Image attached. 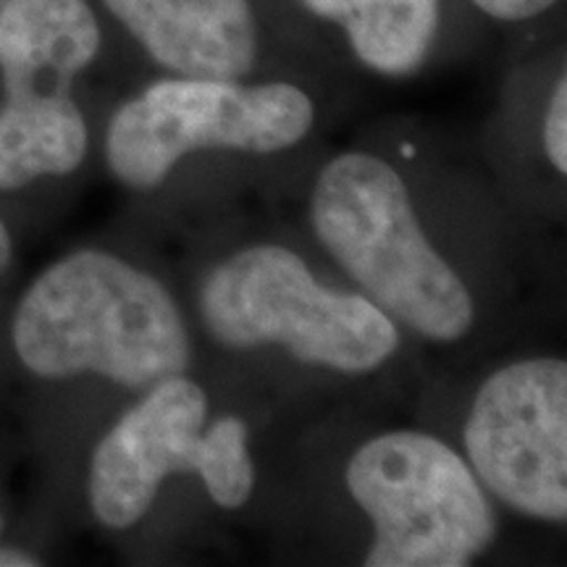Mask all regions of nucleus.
Here are the masks:
<instances>
[{
  "label": "nucleus",
  "mask_w": 567,
  "mask_h": 567,
  "mask_svg": "<svg viewBox=\"0 0 567 567\" xmlns=\"http://www.w3.org/2000/svg\"><path fill=\"white\" fill-rule=\"evenodd\" d=\"M13 350L42 379L97 373L126 389H151L193 363L172 292L103 250L71 252L34 279L13 316Z\"/></svg>",
  "instance_id": "nucleus-1"
},
{
  "label": "nucleus",
  "mask_w": 567,
  "mask_h": 567,
  "mask_svg": "<svg viewBox=\"0 0 567 567\" xmlns=\"http://www.w3.org/2000/svg\"><path fill=\"white\" fill-rule=\"evenodd\" d=\"M310 224L323 250L394 323L436 344L460 342L473 329L471 289L431 245L392 163L371 153L331 158L310 195Z\"/></svg>",
  "instance_id": "nucleus-2"
},
{
  "label": "nucleus",
  "mask_w": 567,
  "mask_h": 567,
  "mask_svg": "<svg viewBox=\"0 0 567 567\" xmlns=\"http://www.w3.org/2000/svg\"><path fill=\"white\" fill-rule=\"evenodd\" d=\"M200 316L226 350L279 347L342 375L379 371L400 350L396 323L379 305L323 287L281 245L243 247L213 268L200 287Z\"/></svg>",
  "instance_id": "nucleus-3"
},
{
  "label": "nucleus",
  "mask_w": 567,
  "mask_h": 567,
  "mask_svg": "<svg viewBox=\"0 0 567 567\" xmlns=\"http://www.w3.org/2000/svg\"><path fill=\"white\" fill-rule=\"evenodd\" d=\"M182 473L200 478L224 509L245 507L255 492L247 423L237 415L210 421L208 394L187 373L145 389L97 442L87 476L92 515L111 530L132 528Z\"/></svg>",
  "instance_id": "nucleus-4"
},
{
  "label": "nucleus",
  "mask_w": 567,
  "mask_h": 567,
  "mask_svg": "<svg viewBox=\"0 0 567 567\" xmlns=\"http://www.w3.org/2000/svg\"><path fill=\"white\" fill-rule=\"evenodd\" d=\"M373 526L368 567H465L492 547L496 513L465 457L423 431H386L344 467Z\"/></svg>",
  "instance_id": "nucleus-5"
},
{
  "label": "nucleus",
  "mask_w": 567,
  "mask_h": 567,
  "mask_svg": "<svg viewBox=\"0 0 567 567\" xmlns=\"http://www.w3.org/2000/svg\"><path fill=\"white\" fill-rule=\"evenodd\" d=\"M313 101L287 82L247 84L174 76L113 113L105 158L132 189H153L200 151L281 153L313 130Z\"/></svg>",
  "instance_id": "nucleus-6"
},
{
  "label": "nucleus",
  "mask_w": 567,
  "mask_h": 567,
  "mask_svg": "<svg viewBox=\"0 0 567 567\" xmlns=\"http://www.w3.org/2000/svg\"><path fill=\"white\" fill-rule=\"evenodd\" d=\"M465 460L488 496L544 523L567 517V363L526 358L494 371L473 396Z\"/></svg>",
  "instance_id": "nucleus-7"
},
{
  "label": "nucleus",
  "mask_w": 567,
  "mask_h": 567,
  "mask_svg": "<svg viewBox=\"0 0 567 567\" xmlns=\"http://www.w3.org/2000/svg\"><path fill=\"white\" fill-rule=\"evenodd\" d=\"M163 69L239 82L258 59L250 0H103Z\"/></svg>",
  "instance_id": "nucleus-8"
},
{
  "label": "nucleus",
  "mask_w": 567,
  "mask_h": 567,
  "mask_svg": "<svg viewBox=\"0 0 567 567\" xmlns=\"http://www.w3.org/2000/svg\"><path fill=\"white\" fill-rule=\"evenodd\" d=\"M101 27L87 0H6L0 9V71L9 97L69 95L95 61Z\"/></svg>",
  "instance_id": "nucleus-9"
},
{
  "label": "nucleus",
  "mask_w": 567,
  "mask_h": 567,
  "mask_svg": "<svg viewBox=\"0 0 567 567\" xmlns=\"http://www.w3.org/2000/svg\"><path fill=\"white\" fill-rule=\"evenodd\" d=\"M87 155V124L69 95L9 97L0 111V193L66 176Z\"/></svg>",
  "instance_id": "nucleus-10"
},
{
  "label": "nucleus",
  "mask_w": 567,
  "mask_h": 567,
  "mask_svg": "<svg viewBox=\"0 0 567 567\" xmlns=\"http://www.w3.org/2000/svg\"><path fill=\"white\" fill-rule=\"evenodd\" d=\"M339 24L368 69L405 76L425 61L439 24V0H300Z\"/></svg>",
  "instance_id": "nucleus-11"
},
{
  "label": "nucleus",
  "mask_w": 567,
  "mask_h": 567,
  "mask_svg": "<svg viewBox=\"0 0 567 567\" xmlns=\"http://www.w3.org/2000/svg\"><path fill=\"white\" fill-rule=\"evenodd\" d=\"M544 151L559 176L567 174V80L559 76L544 118Z\"/></svg>",
  "instance_id": "nucleus-12"
},
{
  "label": "nucleus",
  "mask_w": 567,
  "mask_h": 567,
  "mask_svg": "<svg viewBox=\"0 0 567 567\" xmlns=\"http://www.w3.org/2000/svg\"><path fill=\"white\" fill-rule=\"evenodd\" d=\"M481 11L502 21H526L549 11L557 0H473Z\"/></svg>",
  "instance_id": "nucleus-13"
},
{
  "label": "nucleus",
  "mask_w": 567,
  "mask_h": 567,
  "mask_svg": "<svg viewBox=\"0 0 567 567\" xmlns=\"http://www.w3.org/2000/svg\"><path fill=\"white\" fill-rule=\"evenodd\" d=\"M38 565V559L27 551H13V549H0V567H27Z\"/></svg>",
  "instance_id": "nucleus-14"
},
{
  "label": "nucleus",
  "mask_w": 567,
  "mask_h": 567,
  "mask_svg": "<svg viewBox=\"0 0 567 567\" xmlns=\"http://www.w3.org/2000/svg\"><path fill=\"white\" fill-rule=\"evenodd\" d=\"M11 264V237H9V229H6V224L0 221V274L6 271Z\"/></svg>",
  "instance_id": "nucleus-15"
}]
</instances>
